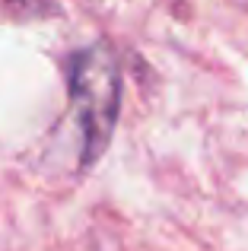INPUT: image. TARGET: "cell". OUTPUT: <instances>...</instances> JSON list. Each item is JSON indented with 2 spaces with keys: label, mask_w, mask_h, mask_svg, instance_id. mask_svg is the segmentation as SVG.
Returning a JSON list of instances; mask_svg holds the SVG:
<instances>
[{
  "label": "cell",
  "mask_w": 248,
  "mask_h": 251,
  "mask_svg": "<svg viewBox=\"0 0 248 251\" xmlns=\"http://www.w3.org/2000/svg\"><path fill=\"white\" fill-rule=\"evenodd\" d=\"M70 102L83 130L80 166H93L105 153L121 108V70L108 45H89L70 57Z\"/></svg>",
  "instance_id": "obj_1"
}]
</instances>
